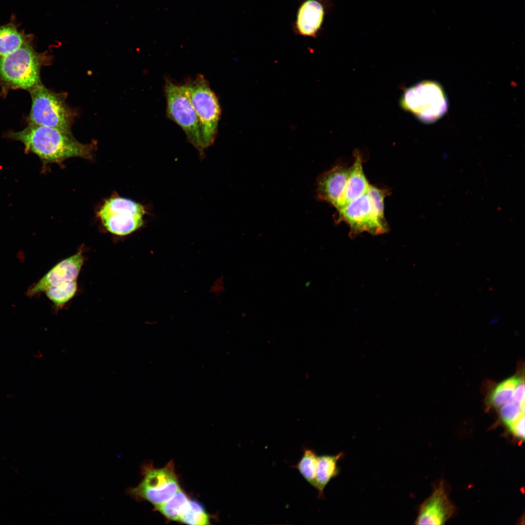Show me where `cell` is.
<instances>
[{
  "label": "cell",
  "instance_id": "cell-13",
  "mask_svg": "<svg viewBox=\"0 0 525 525\" xmlns=\"http://www.w3.org/2000/svg\"><path fill=\"white\" fill-rule=\"evenodd\" d=\"M348 174V168L337 165L320 175L316 183L318 198L330 203L338 210L341 205Z\"/></svg>",
  "mask_w": 525,
  "mask_h": 525
},
{
  "label": "cell",
  "instance_id": "cell-9",
  "mask_svg": "<svg viewBox=\"0 0 525 525\" xmlns=\"http://www.w3.org/2000/svg\"><path fill=\"white\" fill-rule=\"evenodd\" d=\"M337 211L338 221L345 222L353 234L364 231L378 234L385 233L388 229L387 225L381 222L374 213L367 193Z\"/></svg>",
  "mask_w": 525,
  "mask_h": 525
},
{
  "label": "cell",
  "instance_id": "cell-22",
  "mask_svg": "<svg viewBox=\"0 0 525 525\" xmlns=\"http://www.w3.org/2000/svg\"><path fill=\"white\" fill-rule=\"evenodd\" d=\"M514 390L503 389L496 386L490 397V403L493 406L498 408L512 399Z\"/></svg>",
  "mask_w": 525,
  "mask_h": 525
},
{
  "label": "cell",
  "instance_id": "cell-10",
  "mask_svg": "<svg viewBox=\"0 0 525 525\" xmlns=\"http://www.w3.org/2000/svg\"><path fill=\"white\" fill-rule=\"evenodd\" d=\"M330 7L329 0H300L295 20L292 23L295 34L304 37H316Z\"/></svg>",
  "mask_w": 525,
  "mask_h": 525
},
{
  "label": "cell",
  "instance_id": "cell-19",
  "mask_svg": "<svg viewBox=\"0 0 525 525\" xmlns=\"http://www.w3.org/2000/svg\"><path fill=\"white\" fill-rule=\"evenodd\" d=\"M318 456L312 449L304 451L303 455L298 463L293 467L298 470L303 478L311 486L315 487V478Z\"/></svg>",
  "mask_w": 525,
  "mask_h": 525
},
{
  "label": "cell",
  "instance_id": "cell-2",
  "mask_svg": "<svg viewBox=\"0 0 525 525\" xmlns=\"http://www.w3.org/2000/svg\"><path fill=\"white\" fill-rule=\"evenodd\" d=\"M45 54L36 52L31 43L0 56V86L3 93L11 89L31 91L41 83L40 69Z\"/></svg>",
  "mask_w": 525,
  "mask_h": 525
},
{
  "label": "cell",
  "instance_id": "cell-4",
  "mask_svg": "<svg viewBox=\"0 0 525 525\" xmlns=\"http://www.w3.org/2000/svg\"><path fill=\"white\" fill-rule=\"evenodd\" d=\"M401 107L420 121L432 123L447 111L448 102L442 87L438 82L425 80L405 89L400 101Z\"/></svg>",
  "mask_w": 525,
  "mask_h": 525
},
{
  "label": "cell",
  "instance_id": "cell-6",
  "mask_svg": "<svg viewBox=\"0 0 525 525\" xmlns=\"http://www.w3.org/2000/svg\"><path fill=\"white\" fill-rule=\"evenodd\" d=\"M164 91L168 117L181 127L195 148L203 151L205 148L198 118L185 84L176 85L167 79Z\"/></svg>",
  "mask_w": 525,
  "mask_h": 525
},
{
  "label": "cell",
  "instance_id": "cell-18",
  "mask_svg": "<svg viewBox=\"0 0 525 525\" xmlns=\"http://www.w3.org/2000/svg\"><path fill=\"white\" fill-rule=\"evenodd\" d=\"M189 500L186 494L179 490L170 499L155 507L168 519L179 521Z\"/></svg>",
  "mask_w": 525,
  "mask_h": 525
},
{
  "label": "cell",
  "instance_id": "cell-17",
  "mask_svg": "<svg viewBox=\"0 0 525 525\" xmlns=\"http://www.w3.org/2000/svg\"><path fill=\"white\" fill-rule=\"evenodd\" d=\"M77 289L76 280L66 281L48 288L45 292L56 308L62 307L75 295Z\"/></svg>",
  "mask_w": 525,
  "mask_h": 525
},
{
  "label": "cell",
  "instance_id": "cell-3",
  "mask_svg": "<svg viewBox=\"0 0 525 525\" xmlns=\"http://www.w3.org/2000/svg\"><path fill=\"white\" fill-rule=\"evenodd\" d=\"M32 105L28 121L30 124L52 127L68 134L74 113L67 105L65 97L49 89L42 83L31 91Z\"/></svg>",
  "mask_w": 525,
  "mask_h": 525
},
{
  "label": "cell",
  "instance_id": "cell-20",
  "mask_svg": "<svg viewBox=\"0 0 525 525\" xmlns=\"http://www.w3.org/2000/svg\"><path fill=\"white\" fill-rule=\"evenodd\" d=\"M179 521L194 525L210 524L209 516L202 506L192 500H189Z\"/></svg>",
  "mask_w": 525,
  "mask_h": 525
},
{
  "label": "cell",
  "instance_id": "cell-8",
  "mask_svg": "<svg viewBox=\"0 0 525 525\" xmlns=\"http://www.w3.org/2000/svg\"><path fill=\"white\" fill-rule=\"evenodd\" d=\"M143 472V478L140 483L128 490L133 498L146 500L156 506L180 490L172 462L161 469L146 467Z\"/></svg>",
  "mask_w": 525,
  "mask_h": 525
},
{
  "label": "cell",
  "instance_id": "cell-24",
  "mask_svg": "<svg viewBox=\"0 0 525 525\" xmlns=\"http://www.w3.org/2000/svg\"><path fill=\"white\" fill-rule=\"evenodd\" d=\"M521 381V378L511 377L502 382L497 386L503 389L514 390Z\"/></svg>",
  "mask_w": 525,
  "mask_h": 525
},
{
  "label": "cell",
  "instance_id": "cell-1",
  "mask_svg": "<svg viewBox=\"0 0 525 525\" xmlns=\"http://www.w3.org/2000/svg\"><path fill=\"white\" fill-rule=\"evenodd\" d=\"M7 136L21 142L27 151L37 155L45 163H61L72 157L89 159L96 148L94 141L83 144L71 134L34 124L29 123L18 132H10Z\"/></svg>",
  "mask_w": 525,
  "mask_h": 525
},
{
  "label": "cell",
  "instance_id": "cell-16",
  "mask_svg": "<svg viewBox=\"0 0 525 525\" xmlns=\"http://www.w3.org/2000/svg\"><path fill=\"white\" fill-rule=\"evenodd\" d=\"M342 453L335 455L318 456L315 488L318 491V497H323L324 488L330 480L339 473L337 462L343 456Z\"/></svg>",
  "mask_w": 525,
  "mask_h": 525
},
{
  "label": "cell",
  "instance_id": "cell-5",
  "mask_svg": "<svg viewBox=\"0 0 525 525\" xmlns=\"http://www.w3.org/2000/svg\"><path fill=\"white\" fill-rule=\"evenodd\" d=\"M188 93L197 115L204 148L213 144L221 116L217 96L202 75L186 84Z\"/></svg>",
  "mask_w": 525,
  "mask_h": 525
},
{
  "label": "cell",
  "instance_id": "cell-15",
  "mask_svg": "<svg viewBox=\"0 0 525 525\" xmlns=\"http://www.w3.org/2000/svg\"><path fill=\"white\" fill-rule=\"evenodd\" d=\"M18 27L13 17L8 23L0 25V56L8 54L23 45L32 43L33 35L19 30Z\"/></svg>",
  "mask_w": 525,
  "mask_h": 525
},
{
  "label": "cell",
  "instance_id": "cell-23",
  "mask_svg": "<svg viewBox=\"0 0 525 525\" xmlns=\"http://www.w3.org/2000/svg\"><path fill=\"white\" fill-rule=\"evenodd\" d=\"M513 391L512 399L513 402L525 409V384L524 380L520 382Z\"/></svg>",
  "mask_w": 525,
  "mask_h": 525
},
{
  "label": "cell",
  "instance_id": "cell-14",
  "mask_svg": "<svg viewBox=\"0 0 525 525\" xmlns=\"http://www.w3.org/2000/svg\"><path fill=\"white\" fill-rule=\"evenodd\" d=\"M369 186V184L363 169L361 156L358 152H355L354 161L349 169L347 183L341 205L339 209L366 193Z\"/></svg>",
  "mask_w": 525,
  "mask_h": 525
},
{
  "label": "cell",
  "instance_id": "cell-12",
  "mask_svg": "<svg viewBox=\"0 0 525 525\" xmlns=\"http://www.w3.org/2000/svg\"><path fill=\"white\" fill-rule=\"evenodd\" d=\"M454 511L455 507L444 486L440 484L421 505L415 524L443 525L451 517Z\"/></svg>",
  "mask_w": 525,
  "mask_h": 525
},
{
  "label": "cell",
  "instance_id": "cell-7",
  "mask_svg": "<svg viewBox=\"0 0 525 525\" xmlns=\"http://www.w3.org/2000/svg\"><path fill=\"white\" fill-rule=\"evenodd\" d=\"M145 213L143 206L121 197L106 200L97 215L109 232L119 236L129 234L140 228Z\"/></svg>",
  "mask_w": 525,
  "mask_h": 525
},
{
  "label": "cell",
  "instance_id": "cell-11",
  "mask_svg": "<svg viewBox=\"0 0 525 525\" xmlns=\"http://www.w3.org/2000/svg\"><path fill=\"white\" fill-rule=\"evenodd\" d=\"M83 262L82 250L61 261L29 289L28 295L35 296L52 286L66 281L76 280Z\"/></svg>",
  "mask_w": 525,
  "mask_h": 525
},
{
  "label": "cell",
  "instance_id": "cell-21",
  "mask_svg": "<svg viewBox=\"0 0 525 525\" xmlns=\"http://www.w3.org/2000/svg\"><path fill=\"white\" fill-rule=\"evenodd\" d=\"M367 193L374 213L381 222L387 225L384 216V199L388 194L387 190L369 185Z\"/></svg>",
  "mask_w": 525,
  "mask_h": 525
}]
</instances>
